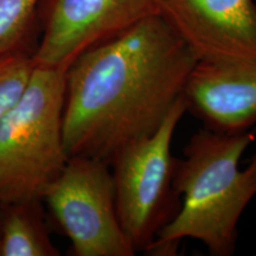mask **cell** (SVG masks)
<instances>
[{
    "mask_svg": "<svg viewBox=\"0 0 256 256\" xmlns=\"http://www.w3.org/2000/svg\"><path fill=\"white\" fill-rule=\"evenodd\" d=\"M196 63L160 14L82 52L66 70L68 156L110 164L121 147L152 136L184 98Z\"/></svg>",
    "mask_w": 256,
    "mask_h": 256,
    "instance_id": "1",
    "label": "cell"
},
{
    "mask_svg": "<svg viewBox=\"0 0 256 256\" xmlns=\"http://www.w3.org/2000/svg\"><path fill=\"white\" fill-rule=\"evenodd\" d=\"M254 139L250 130L226 133L208 127L191 136L174 176L182 208L147 252L174 255L182 240L194 238L214 256L234 254L238 220L256 196V154L248 168H238Z\"/></svg>",
    "mask_w": 256,
    "mask_h": 256,
    "instance_id": "2",
    "label": "cell"
},
{
    "mask_svg": "<svg viewBox=\"0 0 256 256\" xmlns=\"http://www.w3.org/2000/svg\"><path fill=\"white\" fill-rule=\"evenodd\" d=\"M66 72L34 66L0 121V204L43 200L69 156L64 145Z\"/></svg>",
    "mask_w": 256,
    "mask_h": 256,
    "instance_id": "3",
    "label": "cell"
},
{
    "mask_svg": "<svg viewBox=\"0 0 256 256\" xmlns=\"http://www.w3.org/2000/svg\"><path fill=\"white\" fill-rule=\"evenodd\" d=\"M188 104L180 98L152 136L132 142L110 162L119 222L136 252H147L182 208L174 185L177 159L171 144Z\"/></svg>",
    "mask_w": 256,
    "mask_h": 256,
    "instance_id": "4",
    "label": "cell"
},
{
    "mask_svg": "<svg viewBox=\"0 0 256 256\" xmlns=\"http://www.w3.org/2000/svg\"><path fill=\"white\" fill-rule=\"evenodd\" d=\"M76 256H133L115 208L110 166L104 160L69 156L43 196Z\"/></svg>",
    "mask_w": 256,
    "mask_h": 256,
    "instance_id": "5",
    "label": "cell"
},
{
    "mask_svg": "<svg viewBox=\"0 0 256 256\" xmlns=\"http://www.w3.org/2000/svg\"><path fill=\"white\" fill-rule=\"evenodd\" d=\"M159 10L160 0H42L34 64L66 72L86 50L159 14Z\"/></svg>",
    "mask_w": 256,
    "mask_h": 256,
    "instance_id": "6",
    "label": "cell"
},
{
    "mask_svg": "<svg viewBox=\"0 0 256 256\" xmlns=\"http://www.w3.org/2000/svg\"><path fill=\"white\" fill-rule=\"evenodd\" d=\"M159 14L197 62H256L254 0H160Z\"/></svg>",
    "mask_w": 256,
    "mask_h": 256,
    "instance_id": "7",
    "label": "cell"
},
{
    "mask_svg": "<svg viewBox=\"0 0 256 256\" xmlns=\"http://www.w3.org/2000/svg\"><path fill=\"white\" fill-rule=\"evenodd\" d=\"M188 110L218 132L247 130L256 124V62H197L185 89Z\"/></svg>",
    "mask_w": 256,
    "mask_h": 256,
    "instance_id": "8",
    "label": "cell"
},
{
    "mask_svg": "<svg viewBox=\"0 0 256 256\" xmlns=\"http://www.w3.org/2000/svg\"><path fill=\"white\" fill-rule=\"evenodd\" d=\"M42 200L0 204V256H57Z\"/></svg>",
    "mask_w": 256,
    "mask_h": 256,
    "instance_id": "9",
    "label": "cell"
},
{
    "mask_svg": "<svg viewBox=\"0 0 256 256\" xmlns=\"http://www.w3.org/2000/svg\"><path fill=\"white\" fill-rule=\"evenodd\" d=\"M42 0H0V56L32 49Z\"/></svg>",
    "mask_w": 256,
    "mask_h": 256,
    "instance_id": "10",
    "label": "cell"
},
{
    "mask_svg": "<svg viewBox=\"0 0 256 256\" xmlns=\"http://www.w3.org/2000/svg\"><path fill=\"white\" fill-rule=\"evenodd\" d=\"M34 50H19L0 56V121L16 104L34 72Z\"/></svg>",
    "mask_w": 256,
    "mask_h": 256,
    "instance_id": "11",
    "label": "cell"
}]
</instances>
